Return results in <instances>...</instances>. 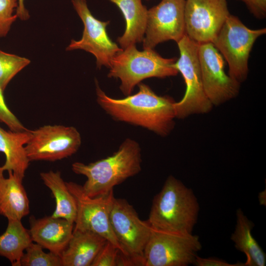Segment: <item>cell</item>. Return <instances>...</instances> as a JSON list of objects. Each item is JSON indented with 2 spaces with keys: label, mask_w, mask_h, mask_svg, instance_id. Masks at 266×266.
<instances>
[{
  "label": "cell",
  "mask_w": 266,
  "mask_h": 266,
  "mask_svg": "<svg viewBox=\"0 0 266 266\" xmlns=\"http://www.w3.org/2000/svg\"><path fill=\"white\" fill-rule=\"evenodd\" d=\"M138 92L122 99L108 97L96 85L97 102L116 120L139 126L162 136L174 126L175 101L156 95L147 85L138 84Z\"/></svg>",
  "instance_id": "1"
},
{
  "label": "cell",
  "mask_w": 266,
  "mask_h": 266,
  "mask_svg": "<svg viewBox=\"0 0 266 266\" xmlns=\"http://www.w3.org/2000/svg\"><path fill=\"white\" fill-rule=\"evenodd\" d=\"M140 151L138 143L128 138L112 155L89 164L75 162L71 169L87 177L82 189L89 197H95L108 193L137 174L141 168Z\"/></svg>",
  "instance_id": "2"
},
{
  "label": "cell",
  "mask_w": 266,
  "mask_h": 266,
  "mask_svg": "<svg viewBox=\"0 0 266 266\" xmlns=\"http://www.w3.org/2000/svg\"><path fill=\"white\" fill-rule=\"evenodd\" d=\"M199 210L192 190L170 176L155 196L147 221L158 230L190 234L197 222Z\"/></svg>",
  "instance_id": "3"
},
{
  "label": "cell",
  "mask_w": 266,
  "mask_h": 266,
  "mask_svg": "<svg viewBox=\"0 0 266 266\" xmlns=\"http://www.w3.org/2000/svg\"><path fill=\"white\" fill-rule=\"evenodd\" d=\"M175 61L176 58L162 57L153 49L140 51L133 45L113 57L108 77L119 78L121 91L129 96L135 86L144 79L176 75L178 71L172 66Z\"/></svg>",
  "instance_id": "4"
},
{
  "label": "cell",
  "mask_w": 266,
  "mask_h": 266,
  "mask_svg": "<svg viewBox=\"0 0 266 266\" xmlns=\"http://www.w3.org/2000/svg\"><path fill=\"white\" fill-rule=\"evenodd\" d=\"M177 43L180 57L172 66L182 74L186 88L182 100L174 103L175 117L184 118L191 114L206 113L213 105L203 88L198 55L199 43L186 34Z\"/></svg>",
  "instance_id": "5"
},
{
  "label": "cell",
  "mask_w": 266,
  "mask_h": 266,
  "mask_svg": "<svg viewBox=\"0 0 266 266\" xmlns=\"http://www.w3.org/2000/svg\"><path fill=\"white\" fill-rule=\"evenodd\" d=\"M266 33V28L250 29L230 14L212 42L227 61L229 75L239 83L247 77L248 59L255 41Z\"/></svg>",
  "instance_id": "6"
},
{
  "label": "cell",
  "mask_w": 266,
  "mask_h": 266,
  "mask_svg": "<svg viewBox=\"0 0 266 266\" xmlns=\"http://www.w3.org/2000/svg\"><path fill=\"white\" fill-rule=\"evenodd\" d=\"M201 249L198 235L163 231L151 227L143 252L144 266L194 264L197 252Z\"/></svg>",
  "instance_id": "7"
},
{
  "label": "cell",
  "mask_w": 266,
  "mask_h": 266,
  "mask_svg": "<svg viewBox=\"0 0 266 266\" xmlns=\"http://www.w3.org/2000/svg\"><path fill=\"white\" fill-rule=\"evenodd\" d=\"M112 231L123 254L133 266H144V250L151 227L148 221L140 219L133 206L125 199L114 198L110 213Z\"/></svg>",
  "instance_id": "8"
},
{
  "label": "cell",
  "mask_w": 266,
  "mask_h": 266,
  "mask_svg": "<svg viewBox=\"0 0 266 266\" xmlns=\"http://www.w3.org/2000/svg\"><path fill=\"white\" fill-rule=\"evenodd\" d=\"M81 144V137L75 128L48 125L31 130L25 149L30 162H55L75 153Z\"/></svg>",
  "instance_id": "9"
},
{
  "label": "cell",
  "mask_w": 266,
  "mask_h": 266,
  "mask_svg": "<svg viewBox=\"0 0 266 266\" xmlns=\"http://www.w3.org/2000/svg\"><path fill=\"white\" fill-rule=\"evenodd\" d=\"M66 184L75 199L77 206L73 229L95 233L111 242L123 254L110 222V211L115 198L113 190L104 195L90 197L84 193L81 185L73 182H66Z\"/></svg>",
  "instance_id": "10"
},
{
  "label": "cell",
  "mask_w": 266,
  "mask_h": 266,
  "mask_svg": "<svg viewBox=\"0 0 266 266\" xmlns=\"http://www.w3.org/2000/svg\"><path fill=\"white\" fill-rule=\"evenodd\" d=\"M72 5L82 20L84 29L81 38L72 39L66 51L83 50L93 54L96 58L97 67H110L113 57L122 50L113 42L106 32L109 22L96 18L89 10L86 0H71Z\"/></svg>",
  "instance_id": "11"
},
{
  "label": "cell",
  "mask_w": 266,
  "mask_h": 266,
  "mask_svg": "<svg viewBox=\"0 0 266 266\" xmlns=\"http://www.w3.org/2000/svg\"><path fill=\"white\" fill-rule=\"evenodd\" d=\"M230 15L227 0H186V34L198 43H212Z\"/></svg>",
  "instance_id": "12"
},
{
  "label": "cell",
  "mask_w": 266,
  "mask_h": 266,
  "mask_svg": "<svg viewBox=\"0 0 266 266\" xmlns=\"http://www.w3.org/2000/svg\"><path fill=\"white\" fill-rule=\"evenodd\" d=\"M186 0H162L148 10L144 49H153L168 40L178 42L186 34L184 10Z\"/></svg>",
  "instance_id": "13"
},
{
  "label": "cell",
  "mask_w": 266,
  "mask_h": 266,
  "mask_svg": "<svg viewBox=\"0 0 266 266\" xmlns=\"http://www.w3.org/2000/svg\"><path fill=\"white\" fill-rule=\"evenodd\" d=\"M198 55L204 90L212 105H218L235 97L240 83L225 73L224 61L214 44L199 43Z\"/></svg>",
  "instance_id": "14"
},
{
  "label": "cell",
  "mask_w": 266,
  "mask_h": 266,
  "mask_svg": "<svg viewBox=\"0 0 266 266\" xmlns=\"http://www.w3.org/2000/svg\"><path fill=\"white\" fill-rule=\"evenodd\" d=\"M29 230L33 241L61 256L71 237L74 224L52 216L30 218Z\"/></svg>",
  "instance_id": "15"
},
{
  "label": "cell",
  "mask_w": 266,
  "mask_h": 266,
  "mask_svg": "<svg viewBox=\"0 0 266 266\" xmlns=\"http://www.w3.org/2000/svg\"><path fill=\"white\" fill-rule=\"evenodd\" d=\"M107 240L89 231L74 230L61 255L62 266H90Z\"/></svg>",
  "instance_id": "16"
},
{
  "label": "cell",
  "mask_w": 266,
  "mask_h": 266,
  "mask_svg": "<svg viewBox=\"0 0 266 266\" xmlns=\"http://www.w3.org/2000/svg\"><path fill=\"white\" fill-rule=\"evenodd\" d=\"M0 167V215L7 219L21 220L30 212V201L23 179L12 171L5 177Z\"/></svg>",
  "instance_id": "17"
},
{
  "label": "cell",
  "mask_w": 266,
  "mask_h": 266,
  "mask_svg": "<svg viewBox=\"0 0 266 266\" xmlns=\"http://www.w3.org/2000/svg\"><path fill=\"white\" fill-rule=\"evenodd\" d=\"M31 135V130L7 131L0 127V152L3 153L5 161L0 166L3 171H11L21 178H24L30 165L25 146Z\"/></svg>",
  "instance_id": "18"
},
{
  "label": "cell",
  "mask_w": 266,
  "mask_h": 266,
  "mask_svg": "<svg viewBox=\"0 0 266 266\" xmlns=\"http://www.w3.org/2000/svg\"><path fill=\"white\" fill-rule=\"evenodd\" d=\"M122 12L125 22L124 34L117 41L124 49L143 41L147 26L148 10L141 0H108Z\"/></svg>",
  "instance_id": "19"
},
{
  "label": "cell",
  "mask_w": 266,
  "mask_h": 266,
  "mask_svg": "<svg viewBox=\"0 0 266 266\" xmlns=\"http://www.w3.org/2000/svg\"><path fill=\"white\" fill-rule=\"evenodd\" d=\"M253 222L240 208L236 211V224L231 236L236 249L244 253L247 258L244 266H265L266 255L251 234Z\"/></svg>",
  "instance_id": "20"
},
{
  "label": "cell",
  "mask_w": 266,
  "mask_h": 266,
  "mask_svg": "<svg viewBox=\"0 0 266 266\" xmlns=\"http://www.w3.org/2000/svg\"><path fill=\"white\" fill-rule=\"evenodd\" d=\"M7 220L6 230L0 235V256L6 258L12 266H21L22 257L33 241L21 220Z\"/></svg>",
  "instance_id": "21"
},
{
  "label": "cell",
  "mask_w": 266,
  "mask_h": 266,
  "mask_svg": "<svg viewBox=\"0 0 266 266\" xmlns=\"http://www.w3.org/2000/svg\"><path fill=\"white\" fill-rule=\"evenodd\" d=\"M44 184L52 192L55 199L56 207L51 215L74 223L77 212L76 200L61 176L60 171L50 170L40 173Z\"/></svg>",
  "instance_id": "22"
},
{
  "label": "cell",
  "mask_w": 266,
  "mask_h": 266,
  "mask_svg": "<svg viewBox=\"0 0 266 266\" xmlns=\"http://www.w3.org/2000/svg\"><path fill=\"white\" fill-rule=\"evenodd\" d=\"M30 63L27 58L0 50V88L4 91L12 79Z\"/></svg>",
  "instance_id": "23"
},
{
  "label": "cell",
  "mask_w": 266,
  "mask_h": 266,
  "mask_svg": "<svg viewBox=\"0 0 266 266\" xmlns=\"http://www.w3.org/2000/svg\"><path fill=\"white\" fill-rule=\"evenodd\" d=\"M21 260L22 266H62L61 256L51 252L46 253L40 245L33 243L27 248Z\"/></svg>",
  "instance_id": "24"
},
{
  "label": "cell",
  "mask_w": 266,
  "mask_h": 266,
  "mask_svg": "<svg viewBox=\"0 0 266 266\" xmlns=\"http://www.w3.org/2000/svg\"><path fill=\"white\" fill-rule=\"evenodd\" d=\"M18 4V0H0V37L6 36L18 18L14 14Z\"/></svg>",
  "instance_id": "25"
},
{
  "label": "cell",
  "mask_w": 266,
  "mask_h": 266,
  "mask_svg": "<svg viewBox=\"0 0 266 266\" xmlns=\"http://www.w3.org/2000/svg\"><path fill=\"white\" fill-rule=\"evenodd\" d=\"M121 251L111 242L107 241L100 249L92 266H116Z\"/></svg>",
  "instance_id": "26"
},
{
  "label": "cell",
  "mask_w": 266,
  "mask_h": 266,
  "mask_svg": "<svg viewBox=\"0 0 266 266\" xmlns=\"http://www.w3.org/2000/svg\"><path fill=\"white\" fill-rule=\"evenodd\" d=\"M3 92V91L0 88V122L5 124L11 131L27 130L28 129L8 107L4 98Z\"/></svg>",
  "instance_id": "27"
},
{
  "label": "cell",
  "mask_w": 266,
  "mask_h": 266,
  "mask_svg": "<svg viewBox=\"0 0 266 266\" xmlns=\"http://www.w3.org/2000/svg\"><path fill=\"white\" fill-rule=\"evenodd\" d=\"M243 2L257 18L264 19L266 16V0H238Z\"/></svg>",
  "instance_id": "28"
},
{
  "label": "cell",
  "mask_w": 266,
  "mask_h": 266,
  "mask_svg": "<svg viewBox=\"0 0 266 266\" xmlns=\"http://www.w3.org/2000/svg\"><path fill=\"white\" fill-rule=\"evenodd\" d=\"M195 265L197 266H244L243 263L231 264L225 261L214 258H203L196 256Z\"/></svg>",
  "instance_id": "29"
},
{
  "label": "cell",
  "mask_w": 266,
  "mask_h": 266,
  "mask_svg": "<svg viewBox=\"0 0 266 266\" xmlns=\"http://www.w3.org/2000/svg\"><path fill=\"white\" fill-rule=\"evenodd\" d=\"M18 4L15 12L17 18L23 21L28 20L30 15L25 6L24 0H18Z\"/></svg>",
  "instance_id": "30"
},
{
  "label": "cell",
  "mask_w": 266,
  "mask_h": 266,
  "mask_svg": "<svg viewBox=\"0 0 266 266\" xmlns=\"http://www.w3.org/2000/svg\"></svg>",
  "instance_id": "31"
}]
</instances>
